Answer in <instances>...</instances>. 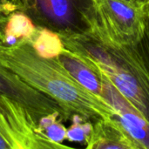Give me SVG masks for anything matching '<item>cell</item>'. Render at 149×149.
<instances>
[{
	"label": "cell",
	"mask_w": 149,
	"mask_h": 149,
	"mask_svg": "<svg viewBox=\"0 0 149 149\" xmlns=\"http://www.w3.org/2000/svg\"><path fill=\"white\" fill-rule=\"evenodd\" d=\"M19 10L61 38L93 33L99 27L96 0H19Z\"/></svg>",
	"instance_id": "cell-3"
},
{
	"label": "cell",
	"mask_w": 149,
	"mask_h": 149,
	"mask_svg": "<svg viewBox=\"0 0 149 149\" xmlns=\"http://www.w3.org/2000/svg\"><path fill=\"white\" fill-rule=\"evenodd\" d=\"M0 149H11L8 141L0 134Z\"/></svg>",
	"instance_id": "cell-17"
},
{
	"label": "cell",
	"mask_w": 149,
	"mask_h": 149,
	"mask_svg": "<svg viewBox=\"0 0 149 149\" xmlns=\"http://www.w3.org/2000/svg\"><path fill=\"white\" fill-rule=\"evenodd\" d=\"M99 27L95 33L120 46L138 43L147 29L145 3L133 0H96Z\"/></svg>",
	"instance_id": "cell-4"
},
{
	"label": "cell",
	"mask_w": 149,
	"mask_h": 149,
	"mask_svg": "<svg viewBox=\"0 0 149 149\" xmlns=\"http://www.w3.org/2000/svg\"><path fill=\"white\" fill-rule=\"evenodd\" d=\"M86 148L87 149H142L114 117L98 120L93 123V129Z\"/></svg>",
	"instance_id": "cell-8"
},
{
	"label": "cell",
	"mask_w": 149,
	"mask_h": 149,
	"mask_svg": "<svg viewBox=\"0 0 149 149\" xmlns=\"http://www.w3.org/2000/svg\"><path fill=\"white\" fill-rule=\"evenodd\" d=\"M28 41L35 52L43 58H57L65 50L60 35L45 27H37L35 34Z\"/></svg>",
	"instance_id": "cell-10"
},
{
	"label": "cell",
	"mask_w": 149,
	"mask_h": 149,
	"mask_svg": "<svg viewBox=\"0 0 149 149\" xmlns=\"http://www.w3.org/2000/svg\"><path fill=\"white\" fill-rule=\"evenodd\" d=\"M140 63L149 81V26L147 19V29L142 38L135 45H129Z\"/></svg>",
	"instance_id": "cell-13"
},
{
	"label": "cell",
	"mask_w": 149,
	"mask_h": 149,
	"mask_svg": "<svg viewBox=\"0 0 149 149\" xmlns=\"http://www.w3.org/2000/svg\"><path fill=\"white\" fill-rule=\"evenodd\" d=\"M66 131L67 129L63 125L62 120H58L46 127L44 133L52 142L61 144L66 139Z\"/></svg>",
	"instance_id": "cell-14"
},
{
	"label": "cell",
	"mask_w": 149,
	"mask_h": 149,
	"mask_svg": "<svg viewBox=\"0 0 149 149\" xmlns=\"http://www.w3.org/2000/svg\"><path fill=\"white\" fill-rule=\"evenodd\" d=\"M57 59L77 82L102 99L105 78L96 65L65 48Z\"/></svg>",
	"instance_id": "cell-9"
},
{
	"label": "cell",
	"mask_w": 149,
	"mask_h": 149,
	"mask_svg": "<svg viewBox=\"0 0 149 149\" xmlns=\"http://www.w3.org/2000/svg\"><path fill=\"white\" fill-rule=\"evenodd\" d=\"M18 40L19 39L12 34H4L3 35V42H4L5 45H8V46L15 45L18 42Z\"/></svg>",
	"instance_id": "cell-16"
},
{
	"label": "cell",
	"mask_w": 149,
	"mask_h": 149,
	"mask_svg": "<svg viewBox=\"0 0 149 149\" xmlns=\"http://www.w3.org/2000/svg\"><path fill=\"white\" fill-rule=\"evenodd\" d=\"M145 10H146V13H147V19H148V24L149 26V0L145 3Z\"/></svg>",
	"instance_id": "cell-19"
},
{
	"label": "cell",
	"mask_w": 149,
	"mask_h": 149,
	"mask_svg": "<svg viewBox=\"0 0 149 149\" xmlns=\"http://www.w3.org/2000/svg\"><path fill=\"white\" fill-rule=\"evenodd\" d=\"M133 1H137V2H140V3H147L148 0H133Z\"/></svg>",
	"instance_id": "cell-20"
},
{
	"label": "cell",
	"mask_w": 149,
	"mask_h": 149,
	"mask_svg": "<svg viewBox=\"0 0 149 149\" xmlns=\"http://www.w3.org/2000/svg\"><path fill=\"white\" fill-rule=\"evenodd\" d=\"M5 23L6 22L0 20V43H2V44H4V42H3V27H4Z\"/></svg>",
	"instance_id": "cell-18"
},
{
	"label": "cell",
	"mask_w": 149,
	"mask_h": 149,
	"mask_svg": "<svg viewBox=\"0 0 149 149\" xmlns=\"http://www.w3.org/2000/svg\"><path fill=\"white\" fill-rule=\"evenodd\" d=\"M37 31L31 18L21 10L10 13L3 27L4 34H12L18 39L30 40Z\"/></svg>",
	"instance_id": "cell-11"
},
{
	"label": "cell",
	"mask_w": 149,
	"mask_h": 149,
	"mask_svg": "<svg viewBox=\"0 0 149 149\" xmlns=\"http://www.w3.org/2000/svg\"><path fill=\"white\" fill-rule=\"evenodd\" d=\"M19 10V0H0V20L6 22L8 16Z\"/></svg>",
	"instance_id": "cell-15"
},
{
	"label": "cell",
	"mask_w": 149,
	"mask_h": 149,
	"mask_svg": "<svg viewBox=\"0 0 149 149\" xmlns=\"http://www.w3.org/2000/svg\"><path fill=\"white\" fill-rule=\"evenodd\" d=\"M105 78L102 99L113 108L114 118L141 145L149 149V123Z\"/></svg>",
	"instance_id": "cell-7"
},
{
	"label": "cell",
	"mask_w": 149,
	"mask_h": 149,
	"mask_svg": "<svg viewBox=\"0 0 149 149\" xmlns=\"http://www.w3.org/2000/svg\"><path fill=\"white\" fill-rule=\"evenodd\" d=\"M0 94L18 103L36 124L43 116L53 112H60L62 120H64V113L55 100L24 82L17 74L5 68L1 63Z\"/></svg>",
	"instance_id": "cell-6"
},
{
	"label": "cell",
	"mask_w": 149,
	"mask_h": 149,
	"mask_svg": "<svg viewBox=\"0 0 149 149\" xmlns=\"http://www.w3.org/2000/svg\"><path fill=\"white\" fill-rule=\"evenodd\" d=\"M0 134L11 149L69 148L52 142L42 133L24 107L0 94Z\"/></svg>",
	"instance_id": "cell-5"
},
{
	"label": "cell",
	"mask_w": 149,
	"mask_h": 149,
	"mask_svg": "<svg viewBox=\"0 0 149 149\" xmlns=\"http://www.w3.org/2000/svg\"><path fill=\"white\" fill-rule=\"evenodd\" d=\"M93 129V123L90 120L75 121L66 131V139L70 142L86 145Z\"/></svg>",
	"instance_id": "cell-12"
},
{
	"label": "cell",
	"mask_w": 149,
	"mask_h": 149,
	"mask_svg": "<svg viewBox=\"0 0 149 149\" xmlns=\"http://www.w3.org/2000/svg\"><path fill=\"white\" fill-rule=\"evenodd\" d=\"M65 48L92 62L149 123V81L130 46L97 33L62 38Z\"/></svg>",
	"instance_id": "cell-2"
},
{
	"label": "cell",
	"mask_w": 149,
	"mask_h": 149,
	"mask_svg": "<svg viewBox=\"0 0 149 149\" xmlns=\"http://www.w3.org/2000/svg\"><path fill=\"white\" fill-rule=\"evenodd\" d=\"M0 63L24 82L55 100L64 120L74 114L94 122L114 117L113 108L102 99L77 82L57 58L39 57L28 40L12 46L0 43Z\"/></svg>",
	"instance_id": "cell-1"
}]
</instances>
